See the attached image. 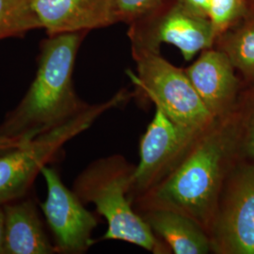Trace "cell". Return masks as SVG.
<instances>
[{
	"instance_id": "cell-1",
	"label": "cell",
	"mask_w": 254,
	"mask_h": 254,
	"mask_svg": "<svg viewBox=\"0 0 254 254\" xmlns=\"http://www.w3.org/2000/svg\"><path fill=\"white\" fill-rule=\"evenodd\" d=\"M235 162L227 117L196 138L181 162L154 188L133 200L136 212L169 209L195 220L209 235L224 180Z\"/></svg>"
},
{
	"instance_id": "cell-2",
	"label": "cell",
	"mask_w": 254,
	"mask_h": 254,
	"mask_svg": "<svg viewBox=\"0 0 254 254\" xmlns=\"http://www.w3.org/2000/svg\"><path fill=\"white\" fill-rule=\"evenodd\" d=\"M82 36V32H69L46 40L35 79L0 125V136L27 141L60 127L89 107L77 97L73 85Z\"/></svg>"
},
{
	"instance_id": "cell-3",
	"label": "cell",
	"mask_w": 254,
	"mask_h": 254,
	"mask_svg": "<svg viewBox=\"0 0 254 254\" xmlns=\"http://www.w3.org/2000/svg\"><path fill=\"white\" fill-rule=\"evenodd\" d=\"M135 166L121 154L91 162L75 179L73 190L82 202L95 205L108 222L102 240H120L154 254H173L136 212L130 198Z\"/></svg>"
},
{
	"instance_id": "cell-4",
	"label": "cell",
	"mask_w": 254,
	"mask_h": 254,
	"mask_svg": "<svg viewBox=\"0 0 254 254\" xmlns=\"http://www.w3.org/2000/svg\"><path fill=\"white\" fill-rule=\"evenodd\" d=\"M133 95L127 90H122L109 100L89 105L60 127L0 155V205L25 196L37 175L69 140L89 129L107 111L125 105Z\"/></svg>"
},
{
	"instance_id": "cell-5",
	"label": "cell",
	"mask_w": 254,
	"mask_h": 254,
	"mask_svg": "<svg viewBox=\"0 0 254 254\" xmlns=\"http://www.w3.org/2000/svg\"><path fill=\"white\" fill-rule=\"evenodd\" d=\"M136 73L129 77L155 106L186 131L200 134L217 119L205 108L185 70L166 61L159 52H132Z\"/></svg>"
},
{
	"instance_id": "cell-6",
	"label": "cell",
	"mask_w": 254,
	"mask_h": 254,
	"mask_svg": "<svg viewBox=\"0 0 254 254\" xmlns=\"http://www.w3.org/2000/svg\"><path fill=\"white\" fill-rule=\"evenodd\" d=\"M211 253L254 254V161H235L209 233Z\"/></svg>"
},
{
	"instance_id": "cell-7",
	"label": "cell",
	"mask_w": 254,
	"mask_h": 254,
	"mask_svg": "<svg viewBox=\"0 0 254 254\" xmlns=\"http://www.w3.org/2000/svg\"><path fill=\"white\" fill-rule=\"evenodd\" d=\"M130 25L132 52H159L161 44H170L190 62L202 50L213 47L216 41L210 20L191 12L176 0L164 1Z\"/></svg>"
},
{
	"instance_id": "cell-8",
	"label": "cell",
	"mask_w": 254,
	"mask_h": 254,
	"mask_svg": "<svg viewBox=\"0 0 254 254\" xmlns=\"http://www.w3.org/2000/svg\"><path fill=\"white\" fill-rule=\"evenodd\" d=\"M200 134L186 131L155 108L154 118L139 143V161L131 181L132 202L172 173Z\"/></svg>"
},
{
	"instance_id": "cell-9",
	"label": "cell",
	"mask_w": 254,
	"mask_h": 254,
	"mask_svg": "<svg viewBox=\"0 0 254 254\" xmlns=\"http://www.w3.org/2000/svg\"><path fill=\"white\" fill-rule=\"evenodd\" d=\"M41 174L47 187L46 200L41 203L47 224L53 233L55 249L62 254H83L94 243L91 236L97 218L77 195L64 186L61 176L46 165Z\"/></svg>"
},
{
	"instance_id": "cell-10",
	"label": "cell",
	"mask_w": 254,
	"mask_h": 254,
	"mask_svg": "<svg viewBox=\"0 0 254 254\" xmlns=\"http://www.w3.org/2000/svg\"><path fill=\"white\" fill-rule=\"evenodd\" d=\"M185 72L214 118L231 114L240 93V82L226 55L215 46L204 49Z\"/></svg>"
},
{
	"instance_id": "cell-11",
	"label": "cell",
	"mask_w": 254,
	"mask_h": 254,
	"mask_svg": "<svg viewBox=\"0 0 254 254\" xmlns=\"http://www.w3.org/2000/svg\"><path fill=\"white\" fill-rule=\"evenodd\" d=\"M29 6L35 27L51 36L113 24L111 0H29Z\"/></svg>"
},
{
	"instance_id": "cell-12",
	"label": "cell",
	"mask_w": 254,
	"mask_h": 254,
	"mask_svg": "<svg viewBox=\"0 0 254 254\" xmlns=\"http://www.w3.org/2000/svg\"><path fill=\"white\" fill-rule=\"evenodd\" d=\"M137 213L173 254L211 253V240L207 232L190 217L169 209H147Z\"/></svg>"
},
{
	"instance_id": "cell-13",
	"label": "cell",
	"mask_w": 254,
	"mask_h": 254,
	"mask_svg": "<svg viewBox=\"0 0 254 254\" xmlns=\"http://www.w3.org/2000/svg\"><path fill=\"white\" fill-rule=\"evenodd\" d=\"M5 254H49L57 253L51 245L30 200L5 203Z\"/></svg>"
},
{
	"instance_id": "cell-14",
	"label": "cell",
	"mask_w": 254,
	"mask_h": 254,
	"mask_svg": "<svg viewBox=\"0 0 254 254\" xmlns=\"http://www.w3.org/2000/svg\"><path fill=\"white\" fill-rule=\"evenodd\" d=\"M227 119L235 161H254V85L247 91H240Z\"/></svg>"
},
{
	"instance_id": "cell-15",
	"label": "cell",
	"mask_w": 254,
	"mask_h": 254,
	"mask_svg": "<svg viewBox=\"0 0 254 254\" xmlns=\"http://www.w3.org/2000/svg\"><path fill=\"white\" fill-rule=\"evenodd\" d=\"M214 46L227 56L246 80L254 81V15L240 27H230L216 39Z\"/></svg>"
},
{
	"instance_id": "cell-16",
	"label": "cell",
	"mask_w": 254,
	"mask_h": 254,
	"mask_svg": "<svg viewBox=\"0 0 254 254\" xmlns=\"http://www.w3.org/2000/svg\"><path fill=\"white\" fill-rule=\"evenodd\" d=\"M36 28L29 0H0V39Z\"/></svg>"
},
{
	"instance_id": "cell-17",
	"label": "cell",
	"mask_w": 254,
	"mask_h": 254,
	"mask_svg": "<svg viewBox=\"0 0 254 254\" xmlns=\"http://www.w3.org/2000/svg\"><path fill=\"white\" fill-rule=\"evenodd\" d=\"M245 0H211L208 19L216 39L235 25L244 11ZM216 42V41H215Z\"/></svg>"
},
{
	"instance_id": "cell-18",
	"label": "cell",
	"mask_w": 254,
	"mask_h": 254,
	"mask_svg": "<svg viewBox=\"0 0 254 254\" xmlns=\"http://www.w3.org/2000/svg\"><path fill=\"white\" fill-rule=\"evenodd\" d=\"M166 0H111L113 24H131L158 7Z\"/></svg>"
},
{
	"instance_id": "cell-19",
	"label": "cell",
	"mask_w": 254,
	"mask_h": 254,
	"mask_svg": "<svg viewBox=\"0 0 254 254\" xmlns=\"http://www.w3.org/2000/svg\"><path fill=\"white\" fill-rule=\"evenodd\" d=\"M182 6L191 12L208 18L209 7L211 0H176Z\"/></svg>"
},
{
	"instance_id": "cell-20",
	"label": "cell",
	"mask_w": 254,
	"mask_h": 254,
	"mask_svg": "<svg viewBox=\"0 0 254 254\" xmlns=\"http://www.w3.org/2000/svg\"><path fill=\"white\" fill-rule=\"evenodd\" d=\"M24 142L25 141H20L16 139L0 136V155L6 154L9 151L17 148L19 146L22 145Z\"/></svg>"
},
{
	"instance_id": "cell-21",
	"label": "cell",
	"mask_w": 254,
	"mask_h": 254,
	"mask_svg": "<svg viewBox=\"0 0 254 254\" xmlns=\"http://www.w3.org/2000/svg\"><path fill=\"white\" fill-rule=\"evenodd\" d=\"M0 254H5V213L0 205Z\"/></svg>"
}]
</instances>
